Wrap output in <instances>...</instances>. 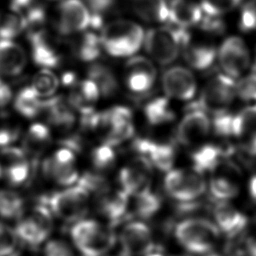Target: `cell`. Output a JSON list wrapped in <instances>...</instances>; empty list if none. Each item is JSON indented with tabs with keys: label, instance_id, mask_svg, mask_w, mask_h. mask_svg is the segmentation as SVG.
Masks as SVG:
<instances>
[{
	"label": "cell",
	"instance_id": "6da1fadb",
	"mask_svg": "<svg viewBox=\"0 0 256 256\" xmlns=\"http://www.w3.org/2000/svg\"><path fill=\"white\" fill-rule=\"evenodd\" d=\"M143 43L147 53L156 62L168 65L190 43V34L187 28L172 24L149 29L144 36Z\"/></svg>",
	"mask_w": 256,
	"mask_h": 256
},
{
	"label": "cell",
	"instance_id": "7a4b0ae2",
	"mask_svg": "<svg viewBox=\"0 0 256 256\" xmlns=\"http://www.w3.org/2000/svg\"><path fill=\"white\" fill-rule=\"evenodd\" d=\"M221 231L217 225L202 217H190L179 222L174 229L176 240L187 251L208 254L217 245Z\"/></svg>",
	"mask_w": 256,
	"mask_h": 256
},
{
	"label": "cell",
	"instance_id": "3957f363",
	"mask_svg": "<svg viewBox=\"0 0 256 256\" xmlns=\"http://www.w3.org/2000/svg\"><path fill=\"white\" fill-rule=\"evenodd\" d=\"M140 25L128 20H116L107 24L100 35L103 49L113 57H128L135 54L144 42Z\"/></svg>",
	"mask_w": 256,
	"mask_h": 256
},
{
	"label": "cell",
	"instance_id": "277c9868",
	"mask_svg": "<svg viewBox=\"0 0 256 256\" xmlns=\"http://www.w3.org/2000/svg\"><path fill=\"white\" fill-rule=\"evenodd\" d=\"M70 235L74 245L84 256H104L116 243V235L111 227L90 219L75 222Z\"/></svg>",
	"mask_w": 256,
	"mask_h": 256
},
{
	"label": "cell",
	"instance_id": "5b68a950",
	"mask_svg": "<svg viewBox=\"0 0 256 256\" xmlns=\"http://www.w3.org/2000/svg\"><path fill=\"white\" fill-rule=\"evenodd\" d=\"M52 214L65 222H77L81 220L88 211L89 192L82 186L76 184L41 199Z\"/></svg>",
	"mask_w": 256,
	"mask_h": 256
},
{
	"label": "cell",
	"instance_id": "8992f818",
	"mask_svg": "<svg viewBox=\"0 0 256 256\" xmlns=\"http://www.w3.org/2000/svg\"><path fill=\"white\" fill-rule=\"evenodd\" d=\"M236 95V82L228 75H216L204 86L195 102L187 106V110L199 109L213 115L226 112Z\"/></svg>",
	"mask_w": 256,
	"mask_h": 256
},
{
	"label": "cell",
	"instance_id": "52a82bcc",
	"mask_svg": "<svg viewBox=\"0 0 256 256\" xmlns=\"http://www.w3.org/2000/svg\"><path fill=\"white\" fill-rule=\"evenodd\" d=\"M53 216L48 206L40 200L31 213L25 218H20L15 226L19 241L31 247L45 243L53 230Z\"/></svg>",
	"mask_w": 256,
	"mask_h": 256
},
{
	"label": "cell",
	"instance_id": "ba28073f",
	"mask_svg": "<svg viewBox=\"0 0 256 256\" xmlns=\"http://www.w3.org/2000/svg\"><path fill=\"white\" fill-rule=\"evenodd\" d=\"M166 193L179 202H191L206 191V182L201 173L193 170L172 169L164 178Z\"/></svg>",
	"mask_w": 256,
	"mask_h": 256
},
{
	"label": "cell",
	"instance_id": "9c48e42d",
	"mask_svg": "<svg viewBox=\"0 0 256 256\" xmlns=\"http://www.w3.org/2000/svg\"><path fill=\"white\" fill-rule=\"evenodd\" d=\"M218 58L225 74L232 78L241 76L250 65V54L246 44L236 36L223 41L218 50Z\"/></svg>",
	"mask_w": 256,
	"mask_h": 256
},
{
	"label": "cell",
	"instance_id": "30bf717a",
	"mask_svg": "<svg viewBox=\"0 0 256 256\" xmlns=\"http://www.w3.org/2000/svg\"><path fill=\"white\" fill-rule=\"evenodd\" d=\"M91 24V12L82 0H64L58 8L57 30L70 35L86 30Z\"/></svg>",
	"mask_w": 256,
	"mask_h": 256
},
{
	"label": "cell",
	"instance_id": "8fae6325",
	"mask_svg": "<svg viewBox=\"0 0 256 256\" xmlns=\"http://www.w3.org/2000/svg\"><path fill=\"white\" fill-rule=\"evenodd\" d=\"M211 128V120L206 112L199 109L187 110L177 127L176 139L184 146H195L207 137Z\"/></svg>",
	"mask_w": 256,
	"mask_h": 256
},
{
	"label": "cell",
	"instance_id": "7c38bea8",
	"mask_svg": "<svg viewBox=\"0 0 256 256\" xmlns=\"http://www.w3.org/2000/svg\"><path fill=\"white\" fill-rule=\"evenodd\" d=\"M156 80V69L152 62L143 56H134L125 64V82L130 92H149Z\"/></svg>",
	"mask_w": 256,
	"mask_h": 256
},
{
	"label": "cell",
	"instance_id": "4fadbf2b",
	"mask_svg": "<svg viewBox=\"0 0 256 256\" xmlns=\"http://www.w3.org/2000/svg\"><path fill=\"white\" fill-rule=\"evenodd\" d=\"M162 87L168 97L188 101L194 97L197 84L189 69L182 66H173L163 73Z\"/></svg>",
	"mask_w": 256,
	"mask_h": 256
},
{
	"label": "cell",
	"instance_id": "5bb4252c",
	"mask_svg": "<svg viewBox=\"0 0 256 256\" xmlns=\"http://www.w3.org/2000/svg\"><path fill=\"white\" fill-rule=\"evenodd\" d=\"M151 174V163L146 158L138 155L137 158L119 171L118 180L121 190L129 196L138 194L139 192L149 188Z\"/></svg>",
	"mask_w": 256,
	"mask_h": 256
},
{
	"label": "cell",
	"instance_id": "9a60e30c",
	"mask_svg": "<svg viewBox=\"0 0 256 256\" xmlns=\"http://www.w3.org/2000/svg\"><path fill=\"white\" fill-rule=\"evenodd\" d=\"M122 256H143L153 245L152 232L142 221L127 223L119 236Z\"/></svg>",
	"mask_w": 256,
	"mask_h": 256
},
{
	"label": "cell",
	"instance_id": "2e32d148",
	"mask_svg": "<svg viewBox=\"0 0 256 256\" xmlns=\"http://www.w3.org/2000/svg\"><path fill=\"white\" fill-rule=\"evenodd\" d=\"M132 147L139 156L146 158L158 170L164 172L172 170L175 161V148L170 143L138 138L133 141Z\"/></svg>",
	"mask_w": 256,
	"mask_h": 256
},
{
	"label": "cell",
	"instance_id": "e0dca14e",
	"mask_svg": "<svg viewBox=\"0 0 256 256\" xmlns=\"http://www.w3.org/2000/svg\"><path fill=\"white\" fill-rule=\"evenodd\" d=\"M31 46V56L36 65L44 69L57 67L61 62V56L45 29L28 34Z\"/></svg>",
	"mask_w": 256,
	"mask_h": 256
},
{
	"label": "cell",
	"instance_id": "ac0fdd59",
	"mask_svg": "<svg viewBox=\"0 0 256 256\" xmlns=\"http://www.w3.org/2000/svg\"><path fill=\"white\" fill-rule=\"evenodd\" d=\"M213 217L219 230L229 239L241 234L248 225L247 217L226 202H217L213 208Z\"/></svg>",
	"mask_w": 256,
	"mask_h": 256
},
{
	"label": "cell",
	"instance_id": "d6986e66",
	"mask_svg": "<svg viewBox=\"0 0 256 256\" xmlns=\"http://www.w3.org/2000/svg\"><path fill=\"white\" fill-rule=\"evenodd\" d=\"M97 207L101 213L112 224L120 223L128 212L129 195L123 190L111 192L110 190L97 196Z\"/></svg>",
	"mask_w": 256,
	"mask_h": 256
},
{
	"label": "cell",
	"instance_id": "ffe728a7",
	"mask_svg": "<svg viewBox=\"0 0 256 256\" xmlns=\"http://www.w3.org/2000/svg\"><path fill=\"white\" fill-rule=\"evenodd\" d=\"M26 63L27 55L22 46L12 40L0 39V75L18 76Z\"/></svg>",
	"mask_w": 256,
	"mask_h": 256
},
{
	"label": "cell",
	"instance_id": "44dd1931",
	"mask_svg": "<svg viewBox=\"0 0 256 256\" xmlns=\"http://www.w3.org/2000/svg\"><path fill=\"white\" fill-rule=\"evenodd\" d=\"M229 155V151L218 145H201L191 154L193 169L201 174L204 172H212L225 164V160Z\"/></svg>",
	"mask_w": 256,
	"mask_h": 256
},
{
	"label": "cell",
	"instance_id": "7402d4cb",
	"mask_svg": "<svg viewBox=\"0 0 256 256\" xmlns=\"http://www.w3.org/2000/svg\"><path fill=\"white\" fill-rule=\"evenodd\" d=\"M203 17L200 5L192 0H170L169 21L171 24L188 28L199 24Z\"/></svg>",
	"mask_w": 256,
	"mask_h": 256
},
{
	"label": "cell",
	"instance_id": "603a6c76",
	"mask_svg": "<svg viewBox=\"0 0 256 256\" xmlns=\"http://www.w3.org/2000/svg\"><path fill=\"white\" fill-rule=\"evenodd\" d=\"M68 102H66L62 97H50L43 100L42 111L46 113L47 120L50 124L68 129L75 123L76 117Z\"/></svg>",
	"mask_w": 256,
	"mask_h": 256
},
{
	"label": "cell",
	"instance_id": "cb8c5ba5",
	"mask_svg": "<svg viewBox=\"0 0 256 256\" xmlns=\"http://www.w3.org/2000/svg\"><path fill=\"white\" fill-rule=\"evenodd\" d=\"M182 52L185 61L196 70L209 69L216 58V49L212 45L189 43Z\"/></svg>",
	"mask_w": 256,
	"mask_h": 256
},
{
	"label": "cell",
	"instance_id": "d4e9b609",
	"mask_svg": "<svg viewBox=\"0 0 256 256\" xmlns=\"http://www.w3.org/2000/svg\"><path fill=\"white\" fill-rule=\"evenodd\" d=\"M134 11L147 22L169 21V3L166 0H135Z\"/></svg>",
	"mask_w": 256,
	"mask_h": 256
},
{
	"label": "cell",
	"instance_id": "484cf974",
	"mask_svg": "<svg viewBox=\"0 0 256 256\" xmlns=\"http://www.w3.org/2000/svg\"><path fill=\"white\" fill-rule=\"evenodd\" d=\"M42 173L46 178L62 186H72L80 177L75 165H59L53 162L51 157L42 162Z\"/></svg>",
	"mask_w": 256,
	"mask_h": 256
},
{
	"label": "cell",
	"instance_id": "4316f807",
	"mask_svg": "<svg viewBox=\"0 0 256 256\" xmlns=\"http://www.w3.org/2000/svg\"><path fill=\"white\" fill-rule=\"evenodd\" d=\"M51 140L49 128L42 123L32 124L24 138L22 149L26 155L36 156L47 146Z\"/></svg>",
	"mask_w": 256,
	"mask_h": 256
},
{
	"label": "cell",
	"instance_id": "83f0119b",
	"mask_svg": "<svg viewBox=\"0 0 256 256\" xmlns=\"http://www.w3.org/2000/svg\"><path fill=\"white\" fill-rule=\"evenodd\" d=\"M88 79L92 80L99 88L100 94L108 97L113 95L118 89V82L113 71L106 65L95 63L91 65L87 72Z\"/></svg>",
	"mask_w": 256,
	"mask_h": 256
},
{
	"label": "cell",
	"instance_id": "f1b7e54d",
	"mask_svg": "<svg viewBox=\"0 0 256 256\" xmlns=\"http://www.w3.org/2000/svg\"><path fill=\"white\" fill-rule=\"evenodd\" d=\"M144 116L150 125H162L172 121L175 114L165 97H156L149 100L143 108Z\"/></svg>",
	"mask_w": 256,
	"mask_h": 256
},
{
	"label": "cell",
	"instance_id": "f546056e",
	"mask_svg": "<svg viewBox=\"0 0 256 256\" xmlns=\"http://www.w3.org/2000/svg\"><path fill=\"white\" fill-rule=\"evenodd\" d=\"M15 110L26 118H34L43 108V99H41L31 88V86L21 89L14 100Z\"/></svg>",
	"mask_w": 256,
	"mask_h": 256
},
{
	"label": "cell",
	"instance_id": "4dcf8cb0",
	"mask_svg": "<svg viewBox=\"0 0 256 256\" xmlns=\"http://www.w3.org/2000/svg\"><path fill=\"white\" fill-rule=\"evenodd\" d=\"M162 200L160 196L147 188L135 195L133 211L136 216L142 219L153 217L161 208Z\"/></svg>",
	"mask_w": 256,
	"mask_h": 256
},
{
	"label": "cell",
	"instance_id": "1f68e13d",
	"mask_svg": "<svg viewBox=\"0 0 256 256\" xmlns=\"http://www.w3.org/2000/svg\"><path fill=\"white\" fill-rule=\"evenodd\" d=\"M24 212V200L15 191L0 190V217L3 219H20Z\"/></svg>",
	"mask_w": 256,
	"mask_h": 256
},
{
	"label": "cell",
	"instance_id": "d6a6232c",
	"mask_svg": "<svg viewBox=\"0 0 256 256\" xmlns=\"http://www.w3.org/2000/svg\"><path fill=\"white\" fill-rule=\"evenodd\" d=\"M30 86L41 99H47L53 97L54 93L57 91L59 79L50 69L42 68L35 74Z\"/></svg>",
	"mask_w": 256,
	"mask_h": 256
},
{
	"label": "cell",
	"instance_id": "836d02e7",
	"mask_svg": "<svg viewBox=\"0 0 256 256\" xmlns=\"http://www.w3.org/2000/svg\"><path fill=\"white\" fill-rule=\"evenodd\" d=\"M26 30V22L18 13H0V39L11 40Z\"/></svg>",
	"mask_w": 256,
	"mask_h": 256
},
{
	"label": "cell",
	"instance_id": "e575fe53",
	"mask_svg": "<svg viewBox=\"0 0 256 256\" xmlns=\"http://www.w3.org/2000/svg\"><path fill=\"white\" fill-rule=\"evenodd\" d=\"M229 251L236 256H256V229H245L238 236L231 238Z\"/></svg>",
	"mask_w": 256,
	"mask_h": 256
},
{
	"label": "cell",
	"instance_id": "d590c367",
	"mask_svg": "<svg viewBox=\"0 0 256 256\" xmlns=\"http://www.w3.org/2000/svg\"><path fill=\"white\" fill-rule=\"evenodd\" d=\"M209 191L216 201L226 202L237 196L239 188L232 180L224 176H215L210 180Z\"/></svg>",
	"mask_w": 256,
	"mask_h": 256
},
{
	"label": "cell",
	"instance_id": "8d00e7d4",
	"mask_svg": "<svg viewBox=\"0 0 256 256\" xmlns=\"http://www.w3.org/2000/svg\"><path fill=\"white\" fill-rule=\"evenodd\" d=\"M102 48L100 36H97L92 32H88L82 36L77 46V56L81 61H95L101 55Z\"/></svg>",
	"mask_w": 256,
	"mask_h": 256
},
{
	"label": "cell",
	"instance_id": "74e56055",
	"mask_svg": "<svg viewBox=\"0 0 256 256\" xmlns=\"http://www.w3.org/2000/svg\"><path fill=\"white\" fill-rule=\"evenodd\" d=\"M233 137H241L256 128V105L248 106L233 114Z\"/></svg>",
	"mask_w": 256,
	"mask_h": 256
},
{
	"label": "cell",
	"instance_id": "f35d334b",
	"mask_svg": "<svg viewBox=\"0 0 256 256\" xmlns=\"http://www.w3.org/2000/svg\"><path fill=\"white\" fill-rule=\"evenodd\" d=\"M30 174V164L25 159L15 160L5 170V176L13 186H19L25 183L29 179Z\"/></svg>",
	"mask_w": 256,
	"mask_h": 256
},
{
	"label": "cell",
	"instance_id": "ab89813d",
	"mask_svg": "<svg viewBox=\"0 0 256 256\" xmlns=\"http://www.w3.org/2000/svg\"><path fill=\"white\" fill-rule=\"evenodd\" d=\"M91 160L97 170H106L114 165L116 154L112 146L103 143L93 149Z\"/></svg>",
	"mask_w": 256,
	"mask_h": 256
},
{
	"label": "cell",
	"instance_id": "60d3db41",
	"mask_svg": "<svg viewBox=\"0 0 256 256\" xmlns=\"http://www.w3.org/2000/svg\"><path fill=\"white\" fill-rule=\"evenodd\" d=\"M76 184L82 186L89 193H95L97 196L109 190L108 181L99 173L86 172L79 177Z\"/></svg>",
	"mask_w": 256,
	"mask_h": 256
},
{
	"label": "cell",
	"instance_id": "b9f144b4",
	"mask_svg": "<svg viewBox=\"0 0 256 256\" xmlns=\"http://www.w3.org/2000/svg\"><path fill=\"white\" fill-rule=\"evenodd\" d=\"M18 241L15 229L0 221V256L15 255Z\"/></svg>",
	"mask_w": 256,
	"mask_h": 256
},
{
	"label": "cell",
	"instance_id": "7bdbcfd3",
	"mask_svg": "<svg viewBox=\"0 0 256 256\" xmlns=\"http://www.w3.org/2000/svg\"><path fill=\"white\" fill-rule=\"evenodd\" d=\"M242 0H201V8L206 15L220 16L233 10Z\"/></svg>",
	"mask_w": 256,
	"mask_h": 256
},
{
	"label": "cell",
	"instance_id": "ee69618b",
	"mask_svg": "<svg viewBox=\"0 0 256 256\" xmlns=\"http://www.w3.org/2000/svg\"><path fill=\"white\" fill-rule=\"evenodd\" d=\"M236 95L244 101H256V73L253 72L236 82Z\"/></svg>",
	"mask_w": 256,
	"mask_h": 256
},
{
	"label": "cell",
	"instance_id": "f6af8a7d",
	"mask_svg": "<svg viewBox=\"0 0 256 256\" xmlns=\"http://www.w3.org/2000/svg\"><path fill=\"white\" fill-rule=\"evenodd\" d=\"M75 86V90L79 93L83 101L90 106H92V104L95 103L101 95L97 85L90 79L83 80L82 82L77 83Z\"/></svg>",
	"mask_w": 256,
	"mask_h": 256
},
{
	"label": "cell",
	"instance_id": "bcb514c9",
	"mask_svg": "<svg viewBox=\"0 0 256 256\" xmlns=\"http://www.w3.org/2000/svg\"><path fill=\"white\" fill-rule=\"evenodd\" d=\"M239 25L245 32L256 30V2H248L242 7Z\"/></svg>",
	"mask_w": 256,
	"mask_h": 256
},
{
	"label": "cell",
	"instance_id": "7dc6e473",
	"mask_svg": "<svg viewBox=\"0 0 256 256\" xmlns=\"http://www.w3.org/2000/svg\"><path fill=\"white\" fill-rule=\"evenodd\" d=\"M44 256H74V252L67 242L52 239L45 242Z\"/></svg>",
	"mask_w": 256,
	"mask_h": 256
},
{
	"label": "cell",
	"instance_id": "c3c4849f",
	"mask_svg": "<svg viewBox=\"0 0 256 256\" xmlns=\"http://www.w3.org/2000/svg\"><path fill=\"white\" fill-rule=\"evenodd\" d=\"M199 26L204 31L214 34H220L225 30V24L219 16H210L205 14V16L202 17Z\"/></svg>",
	"mask_w": 256,
	"mask_h": 256
},
{
	"label": "cell",
	"instance_id": "681fc988",
	"mask_svg": "<svg viewBox=\"0 0 256 256\" xmlns=\"http://www.w3.org/2000/svg\"><path fill=\"white\" fill-rule=\"evenodd\" d=\"M51 159L59 165H75L76 155L72 149L63 146L51 156Z\"/></svg>",
	"mask_w": 256,
	"mask_h": 256
},
{
	"label": "cell",
	"instance_id": "f907efd6",
	"mask_svg": "<svg viewBox=\"0 0 256 256\" xmlns=\"http://www.w3.org/2000/svg\"><path fill=\"white\" fill-rule=\"evenodd\" d=\"M86 2L91 14L103 17V14L114 5L115 0H86Z\"/></svg>",
	"mask_w": 256,
	"mask_h": 256
},
{
	"label": "cell",
	"instance_id": "816d5d0a",
	"mask_svg": "<svg viewBox=\"0 0 256 256\" xmlns=\"http://www.w3.org/2000/svg\"><path fill=\"white\" fill-rule=\"evenodd\" d=\"M18 138V130L10 127L0 128V149L12 146Z\"/></svg>",
	"mask_w": 256,
	"mask_h": 256
},
{
	"label": "cell",
	"instance_id": "f5cc1de1",
	"mask_svg": "<svg viewBox=\"0 0 256 256\" xmlns=\"http://www.w3.org/2000/svg\"><path fill=\"white\" fill-rule=\"evenodd\" d=\"M246 152L253 157H256V131L251 135L250 139L248 140L245 146Z\"/></svg>",
	"mask_w": 256,
	"mask_h": 256
},
{
	"label": "cell",
	"instance_id": "db71d44e",
	"mask_svg": "<svg viewBox=\"0 0 256 256\" xmlns=\"http://www.w3.org/2000/svg\"><path fill=\"white\" fill-rule=\"evenodd\" d=\"M61 81L65 86H75L77 84L76 75L73 72H65L61 77Z\"/></svg>",
	"mask_w": 256,
	"mask_h": 256
},
{
	"label": "cell",
	"instance_id": "11a10c76",
	"mask_svg": "<svg viewBox=\"0 0 256 256\" xmlns=\"http://www.w3.org/2000/svg\"><path fill=\"white\" fill-rule=\"evenodd\" d=\"M248 192L251 200L256 203V174H254L248 183Z\"/></svg>",
	"mask_w": 256,
	"mask_h": 256
},
{
	"label": "cell",
	"instance_id": "9f6ffc18",
	"mask_svg": "<svg viewBox=\"0 0 256 256\" xmlns=\"http://www.w3.org/2000/svg\"><path fill=\"white\" fill-rule=\"evenodd\" d=\"M143 256H165L164 252H163V249L159 246H156V245H152L145 253Z\"/></svg>",
	"mask_w": 256,
	"mask_h": 256
},
{
	"label": "cell",
	"instance_id": "6f0895ef",
	"mask_svg": "<svg viewBox=\"0 0 256 256\" xmlns=\"http://www.w3.org/2000/svg\"><path fill=\"white\" fill-rule=\"evenodd\" d=\"M2 172H3V171H2V167L0 166V177L2 176Z\"/></svg>",
	"mask_w": 256,
	"mask_h": 256
},
{
	"label": "cell",
	"instance_id": "680465c9",
	"mask_svg": "<svg viewBox=\"0 0 256 256\" xmlns=\"http://www.w3.org/2000/svg\"><path fill=\"white\" fill-rule=\"evenodd\" d=\"M2 84H3V81L0 79V87H1V85H2Z\"/></svg>",
	"mask_w": 256,
	"mask_h": 256
},
{
	"label": "cell",
	"instance_id": "91938a15",
	"mask_svg": "<svg viewBox=\"0 0 256 256\" xmlns=\"http://www.w3.org/2000/svg\"><path fill=\"white\" fill-rule=\"evenodd\" d=\"M177 256H188V255H177Z\"/></svg>",
	"mask_w": 256,
	"mask_h": 256
},
{
	"label": "cell",
	"instance_id": "94428289",
	"mask_svg": "<svg viewBox=\"0 0 256 256\" xmlns=\"http://www.w3.org/2000/svg\"><path fill=\"white\" fill-rule=\"evenodd\" d=\"M121 256H122V255H121Z\"/></svg>",
	"mask_w": 256,
	"mask_h": 256
}]
</instances>
